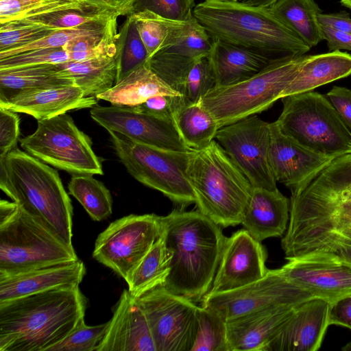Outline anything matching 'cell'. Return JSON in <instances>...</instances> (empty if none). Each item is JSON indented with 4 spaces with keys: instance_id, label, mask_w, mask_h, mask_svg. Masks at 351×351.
Segmentation results:
<instances>
[{
    "instance_id": "7bdbcfd3",
    "label": "cell",
    "mask_w": 351,
    "mask_h": 351,
    "mask_svg": "<svg viewBox=\"0 0 351 351\" xmlns=\"http://www.w3.org/2000/svg\"><path fill=\"white\" fill-rule=\"evenodd\" d=\"M215 77L208 56L198 59L185 79L182 95L189 103L199 101L214 86Z\"/></svg>"
},
{
    "instance_id": "1f68e13d",
    "label": "cell",
    "mask_w": 351,
    "mask_h": 351,
    "mask_svg": "<svg viewBox=\"0 0 351 351\" xmlns=\"http://www.w3.org/2000/svg\"><path fill=\"white\" fill-rule=\"evenodd\" d=\"M172 121L182 141L190 150L208 146L219 130L216 121L201 100L195 103L185 101L174 112Z\"/></svg>"
},
{
    "instance_id": "bcb514c9",
    "label": "cell",
    "mask_w": 351,
    "mask_h": 351,
    "mask_svg": "<svg viewBox=\"0 0 351 351\" xmlns=\"http://www.w3.org/2000/svg\"><path fill=\"white\" fill-rule=\"evenodd\" d=\"M184 101L182 95H157L133 107L138 111L172 121L174 112Z\"/></svg>"
},
{
    "instance_id": "e575fe53",
    "label": "cell",
    "mask_w": 351,
    "mask_h": 351,
    "mask_svg": "<svg viewBox=\"0 0 351 351\" xmlns=\"http://www.w3.org/2000/svg\"><path fill=\"white\" fill-rule=\"evenodd\" d=\"M130 14L146 47L149 58L160 49L177 43L195 19L189 21H173L148 10Z\"/></svg>"
},
{
    "instance_id": "ba28073f",
    "label": "cell",
    "mask_w": 351,
    "mask_h": 351,
    "mask_svg": "<svg viewBox=\"0 0 351 351\" xmlns=\"http://www.w3.org/2000/svg\"><path fill=\"white\" fill-rule=\"evenodd\" d=\"M305 56L276 58L241 82L214 86L201 99L219 128L259 114L280 98L296 76Z\"/></svg>"
},
{
    "instance_id": "d6986e66",
    "label": "cell",
    "mask_w": 351,
    "mask_h": 351,
    "mask_svg": "<svg viewBox=\"0 0 351 351\" xmlns=\"http://www.w3.org/2000/svg\"><path fill=\"white\" fill-rule=\"evenodd\" d=\"M335 158L312 151L283 134L276 121L270 123L269 162L276 182L295 194Z\"/></svg>"
},
{
    "instance_id": "277c9868",
    "label": "cell",
    "mask_w": 351,
    "mask_h": 351,
    "mask_svg": "<svg viewBox=\"0 0 351 351\" xmlns=\"http://www.w3.org/2000/svg\"><path fill=\"white\" fill-rule=\"evenodd\" d=\"M0 188L69 247L73 206L58 171L15 147L0 157Z\"/></svg>"
},
{
    "instance_id": "2e32d148",
    "label": "cell",
    "mask_w": 351,
    "mask_h": 351,
    "mask_svg": "<svg viewBox=\"0 0 351 351\" xmlns=\"http://www.w3.org/2000/svg\"><path fill=\"white\" fill-rule=\"evenodd\" d=\"M286 259L282 274L313 298L332 304L351 294V265L336 252L316 250Z\"/></svg>"
},
{
    "instance_id": "ffe728a7",
    "label": "cell",
    "mask_w": 351,
    "mask_h": 351,
    "mask_svg": "<svg viewBox=\"0 0 351 351\" xmlns=\"http://www.w3.org/2000/svg\"><path fill=\"white\" fill-rule=\"evenodd\" d=\"M330 304L312 298L298 304L265 351H317L329 324Z\"/></svg>"
},
{
    "instance_id": "83f0119b",
    "label": "cell",
    "mask_w": 351,
    "mask_h": 351,
    "mask_svg": "<svg viewBox=\"0 0 351 351\" xmlns=\"http://www.w3.org/2000/svg\"><path fill=\"white\" fill-rule=\"evenodd\" d=\"M351 75V55L339 50L305 56L300 69L282 93L281 98L312 91Z\"/></svg>"
},
{
    "instance_id": "7a4b0ae2",
    "label": "cell",
    "mask_w": 351,
    "mask_h": 351,
    "mask_svg": "<svg viewBox=\"0 0 351 351\" xmlns=\"http://www.w3.org/2000/svg\"><path fill=\"white\" fill-rule=\"evenodd\" d=\"M87 304L79 285L0 302V351H48L84 318Z\"/></svg>"
},
{
    "instance_id": "ac0fdd59",
    "label": "cell",
    "mask_w": 351,
    "mask_h": 351,
    "mask_svg": "<svg viewBox=\"0 0 351 351\" xmlns=\"http://www.w3.org/2000/svg\"><path fill=\"white\" fill-rule=\"evenodd\" d=\"M267 252L245 228L226 237L211 288L216 293L240 288L263 278L268 269Z\"/></svg>"
},
{
    "instance_id": "d6a6232c",
    "label": "cell",
    "mask_w": 351,
    "mask_h": 351,
    "mask_svg": "<svg viewBox=\"0 0 351 351\" xmlns=\"http://www.w3.org/2000/svg\"><path fill=\"white\" fill-rule=\"evenodd\" d=\"M269 9L310 48L324 40L315 0H278Z\"/></svg>"
},
{
    "instance_id": "74e56055",
    "label": "cell",
    "mask_w": 351,
    "mask_h": 351,
    "mask_svg": "<svg viewBox=\"0 0 351 351\" xmlns=\"http://www.w3.org/2000/svg\"><path fill=\"white\" fill-rule=\"evenodd\" d=\"M92 8L81 0H0V25L56 11Z\"/></svg>"
},
{
    "instance_id": "681fc988",
    "label": "cell",
    "mask_w": 351,
    "mask_h": 351,
    "mask_svg": "<svg viewBox=\"0 0 351 351\" xmlns=\"http://www.w3.org/2000/svg\"><path fill=\"white\" fill-rule=\"evenodd\" d=\"M329 324L343 326L351 330V294L330 304Z\"/></svg>"
},
{
    "instance_id": "f1b7e54d",
    "label": "cell",
    "mask_w": 351,
    "mask_h": 351,
    "mask_svg": "<svg viewBox=\"0 0 351 351\" xmlns=\"http://www.w3.org/2000/svg\"><path fill=\"white\" fill-rule=\"evenodd\" d=\"M73 84L58 64L0 69V104L25 92Z\"/></svg>"
},
{
    "instance_id": "6da1fadb",
    "label": "cell",
    "mask_w": 351,
    "mask_h": 351,
    "mask_svg": "<svg viewBox=\"0 0 351 351\" xmlns=\"http://www.w3.org/2000/svg\"><path fill=\"white\" fill-rule=\"evenodd\" d=\"M281 245L286 257L313 251L351 224V154L335 158L300 192L291 195Z\"/></svg>"
},
{
    "instance_id": "d590c367",
    "label": "cell",
    "mask_w": 351,
    "mask_h": 351,
    "mask_svg": "<svg viewBox=\"0 0 351 351\" xmlns=\"http://www.w3.org/2000/svg\"><path fill=\"white\" fill-rule=\"evenodd\" d=\"M93 175L73 174L69 184L70 195L84 207L95 221H101L112 214V199L110 191Z\"/></svg>"
},
{
    "instance_id": "c3c4849f",
    "label": "cell",
    "mask_w": 351,
    "mask_h": 351,
    "mask_svg": "<svg viewBox=\"0 0 351 351\" xmlns=\"http://www.w3.org/2000/svg\"><path fill=\"white\" fill-rule=\"evenodd\" d=\"M326 96L343 123L351 132V90L335 86Z\"/></svg>"
},
{
    "instance_id": "3957f363",
    "label": "cell",
    "mask_w": 351,
    "mask_h": 351,
    "mask_svg": "<svg viewBox=\"0 0 351 351\" xmlns=\"http://www.w3.org/2000/svg\"><path fill=\"white\" fill-rule=\"evenodd\" d=\"M162 224L171 256L163 286L198 303L211 288L226 237L220 226L197 209H175L162 216Z\"/></svg>"
},
{
    "instance_id": "7c38bea8",
    "label": "cell",
    "mask_w": 351,
    "mask_h": 351,
    "mask_svg": "<svg viewBox=\"0 0 351 351\" xmlns=\"http://www.w3.org/2000/svg\"><path fill=\"white\" fill-rule=\"evenodd\" d=\"M162 231V216H125L112 222L98 235L93 256L125 280Z\"/></svg>"
},
{
    "instance_id": "ee69618b",
    "label": "cell",
    "mask_w": 351,
    "mask_h": 351,
    "mask_svg": "<svg viewBox=\"0 0 351 351\" xmlns=\"http://www.w3.org/2000/svg\"><path fill=\"white\" fill-rule=\"evenodd\" d=\"M195 1L135 0L130 14L148 10L168 19L189 21L195 18L193 10L195 7Z\"/></svg>"
},
{
    "instance_id": "b9f144b4",
    "label": "cell",
    "mask_w": 351,
    "mask_h": 351,
    "mask_svg": "<svg viewBox=\"0 0 351 351\" xmlns=\"http://www.w3.org/2000/svg\"><path fill=\"white\" fill-rule=\"evenodd\" d=\"M56 29L22 21L0 25V52L39 40Z\"/></svg>"
},
{
    "instance_id": "4dcf8cb0",
    "label": "cell",
    "mask_w": 351,
    "mask_h": 351,
    "mask_svg": "<svg viewBox=\"0 0 351 351\" xmlns=\"http://www.w3.org/2000/svg\"><path fill=\"white\" fill-rule=\"evenodd\" d=\"M58 65L64 75L72 79L85 96L96 97L110 89L116 82L117 53Z\"/></svg>"
},
{
    "instance_id": "680465c9",
    "label": "cell",
    "mask_w": 351,
    "mask_h": 351,
    "mask_svg": "<svg viewBox=\"0 0 351 351\" xmlns=\"http://www.w3.org/2000/svg\"><path fill=\"white\" fill-rule=\"evenodd\" d=\"M343 351H351V342L346 343L341 348Z\"/></svg>"
},
{
    "instance_id": "4316f807",
    "label": "cell",
    "mask_w": 351,
    "mask_h": 351,
    "mask_svg": "<svg viewBox=\"0 0 351 351\" xmlns=\"http://www.w3.org/2000/svg\"><path fill=\"white\" fill-rule=\"evenodd\" d=\"M213 39L208 55L215 77V86L231 85L245 80L263 70L276 59L263 53Z\"/></svg>"
},
{
    "instance_id": "9f6ffc18",
    "label": "cell",
    "mask_w": 351,
    "mask_h": 351,
    "mask_svg": "<svg viewBox=\"0 0 351 351\" xmlns=\"http://www.w3.org/2000/svg\"><path fill=\"white\" fill-rule=\"evenodd\" d=\"M278 0H239L238 1L251 6L269 8Z\"/></svg>"
},
{
    "instance_id": "8fae6325",
    "label": "cell",
    "mask_w": 351,
    "mask_h": 351,
    "mask_svg": "<svg viewBox=\"0 0 351 351\" xmlns=\"http://www.w3.org/2000/svg\"><path fill=\"white\" fill-rule=\"evenodd\" d=\"M19 142L29 154L73 175L104 174L90 138L66 113L38 120L34 132Z\"/></svg>"
},
{
    "instance_id": "91938a15",
    "label": "cell",
    "mask_w": 351,
    "mask_h": 351,
    "mask_svg": "<svg viewBox=\"0 0 351 351\" xmlns=\"http://www.w3.org/2000/svg\"><path fill=\"white\" fill-rule=\"evenodd\" d=\"M211 1H227V2H235L239 0H211Z\"/></svg>"
},
{
    "instance_id": "52a82bcc",
    "label": "cell",
    "mask_w": 351,
    "mask_h": 351,
    "mask_svg": "<svg viewBox=\"0 0 351 351\" xmlns=\"http://www.w3.org/2000/svg\"><path fill=\"white\" fill-rule=\"evenodd\" d=\"M69 247L15 202H0V276L77 260Z\"/></svg>"
},
{
    "instance_id": "7402d4cb",
    "label": "cell",
    "mask_w": 351,
    "mask_h": 351,
    "mask_svg": "<svg viewBox=\"0 0 351 351\" xmlns=\"http://www.w3.org/2000/svg\"><path fill=\"white\" fill-rule=\"evenodd\" d=\"M97 351H156L145 313L124 289Z\"/></svg>"
},
{
    "instance_id": "cb8c5ba5",
    "label": "cell",
    "mask_w": 351,
    "mask_h": 351,
    "mask_svg": "<svg viewBox=\"0 0 351 351\" xmlns=\"http://www.w3.org/2000/svg\"><path fill=\"white\" fill-rule=\"evenodd\" d=\"M297 306L269 307L227 320L230 351H265Z\"/></svg>"
},
{
    "instance_id": "5b68a950",
    "label": "cell",
    "mask_w": 351,
    "mask_h": 351,
    "mask_svg": "<svg viewBox=\"0 0 351 351\" xmlns=\"http://www.w3.org/2000/svg\"><path fill=\"white\" fill-rule=\"evenodd\" d=\"M193 16L212 38L273 58L302 56L311 49L269 8L204 0L195 5Z\"/></svg>"
},
{
    "instance_id": "4fadbf2b",
    "label": "cell",
    "mask_w": 351,
    "mask_h": 351,
    "mask_svg": "<svg viewBox=\"0 0 351 351\" xmlns=\"http://www.w3.org/2000/svg\"><path fill=\"white\" fill-rule=\"evenodd\" d=\"M145 314L156 351H191L198 306L163 285L134 298Z\"/></svg>"
},
{
    "instance_id": "5bb4252c",
    "label": "cell",
    "mask_w": 351,
    "mask_h": 351,
    "mask_svg": "<svg viewBox=\"0 0 351 351\" xmlns=\"http://www.w3.org/2000/svg\"><path fill=\"white\" fill-rule=\"evenodd\" d=\"M312 298L308 292L290 282L279 268L268 269L261 279L240 288L207 293L201 306L213 309L226 322L269 307L297 306Z\"/></svg>"
},
{
    "instance_id": "7dc6e473",
    "label": "cell",
    "mask_w": 351,
    "mask_h": 351,
    "mask_svg": "<svg viewBox=\"0 0 351 351\" xmlns=\"http://www.w3.org/2000/svg\"><path fill=\"white\" fill-rule=\"evenodd\" d=\"M19 123V117L15 112L0 107V157L16 147Z\"/></svg>"
},
{
    "instance_id": "8d00e7d4",
    "label": "cell",
    "mask_w": 351,
    "mask_h": 351,
    "mask_svg": "<svg viewBox=\"0 0 351 351\" xmlns=\"http://www.w3.org/2000/svg\"><path fill=\"white\" fill-rule=\"evenodd\" d=\"M116 45L118 67L115 83L145 64L149 58L146 47L131 14L128 15L118 32Z\"/></svg>"
},
{
    "instance_id": "6f0895ef",
    "label": "cell",
    "mask_w": 351,
    "mask_h": 351,
    "mask_svg": "<svg viewBox=\"0 0 351 351\" xmlns=\"http://www.w3.org/2000/svg\"><path fill=\"white\" fill-rule=\"evenodd\" d=\"M341 3L351 10V0H341Z\"/></svg>"
},
{
    "instance_id": "9c48e42d",
    "label": "cell",
    "mask_w": 351,
    "mask_h": 351,
    "mask_svg": "<svg viewBox=\"0 0 351 351\" xmlns=\"http://www.w3.org/2000/svg\"><path fill=\"white\" fill-rule=\"evenodd\" d=\"M281 99L283 108L276 121L283 134L325 156L351 154V132L327 97L309 91Z\"/></svg>"
},
{
    "instance_id": "836d02e7",
    "label": "cell",
    "mask_w": 351,
    "mask_h": 351,
    "mask_svg": "<svg viewBox=\"0 0 351 351\" xmlns=\"http://www.w3.org/2000/svg\"><path fill=\"white\" fill-rule=\"evenodd\" d=\"M171 256L167 249L163 231L137 266L125 280L134 298L163 285L170 272Z\"/></svg>"
},
{
    "instance_id": "8992f818",
    "label": "cell",
    "mask_w": 351,
    "mask_h": 351,
    "mask_svg": "<svg viewBox=\"0 0 351 351\" xmlns=\"http://www.w3.org/2000/svg\"><path fill=\"white\" fill-rule=\"evenodd\" d=\"M186 173L199 211L223 228L241 224L253 186L215 139L191 151Z\"/></svg>"
},
{
    "instance_id": "ab89813d",
    "label": "cell",
    "mask_w": 351,
    "mask_h": 351,
    "mask_svg": "<svg viewBox=\"0 0 351 351\" xmlns=\"http://www.w3.org/2000/svg\"><path fill=\"white\" fill-rule=\"evenodd\" d=\"M115 16H119L113 11L92 8L85 10L69 9L56 11L21 21L45 25L54 29H64L108 20Z\"/></svg>"
},
{
    "instance_id": "f5cc1de1",
    "label": "cell",
    "mask_w": 351,
    "mask_h": 351,
    "mask_svg": "<svg viewBox=\"0 0 351 351\" xmlns=\"http://www.w3.org/2000/svg\"><path fill=\"white\" fill-rule=\"evenodd\" d=\"M318 21L321 25L351 34V18L345 12L318 14Z\"/></svg>"
},
{
    "instance_id": "30bf717a",
    "label": "cell",
    "mask_w": 351,
    "mask_h": 351,
    "mask_svg": "<svg viewBox=\"0 0 351 351\" xmlns=\"http://www.w3.org/2000/svg\"><path fill=\"white\" fill-rule=\"evenodd\" d=\"M108 132L118 158L134 179L160 191L181 208L195 204V195L186 173L192 150L160 149Z\"/></svg>"
},
{
    "instance_id": "d4e9b609",
    "label": "cell",
    "mask_w": 351,
    "mask_h": 351,
    "mask_svg": "<svg viewBox=\"0 0 351 351\" xmlns=\"http://www.w3.org/2000/svg\"><path fill=\"white\" fill-rule=\"evenodd\" d=\"M96 97L85 96L76 85H66L25 92L0 104V107L43 120L72 110L93 108Z\"/></svg>"
},
{
    "instance_id": "11a10c76",
    "label": "cell",
    "mask_w": 351,
    "mask_h": 351,
    "mask_svg": "<svg viewBox=\"0 0 351 351\" xmlns=\"http://www.w3.org/2000/svg\"><path fill=\"white\" fill-rule=\"evenodd\" d=\"M335 240H342L351 243V224L346 226L339 232L330 234L323 241H322L313 251L319 250L329 242Z\"/></svg>"
},
{
    "instance_id": "db71d44e",
    "label": "cell",
    "mask_w": 351,
    "mask_h": 351,
    "mask_svg": "<svg viewBox=\"0 0 351 351\" xmlns=\"http://www.w3.org/2000/svg\"><path fill=\"white\" fill-rule=\"evenodd\" d=\"M319 250L336 252L351 265V243L342 240H335L329 242Z\"/></svg>"
},
{
    "instance_id": "f546056e",
    "label": "cell",
    "mask_w": 351,
    "mask_h": 351,
    "mask_svg": "<svg viewBox=\"0 0 351 351\" xmlns=\"http://www.w3.org/2000/svg\"><path fill=\"white\" fill-rule=\"evenodd\" d=\"M157 95H181L161 80L147 63L137 67L96 98L112 105L134 106Z\"/></svg>"
},
{
    "instance_id": "f907efd6",
    "label": "cell",
    "mask_w": 351,
    "mask_h": 351,
    "mask_svg": "<svg viewBox=\"0 0 351 351\" xmlns=\"http://www.w3.org/2000/svg\"><path fill=\"white\" fill-rule=\"evenodd\" d=\"M321 28L323 38L326 40L330 51H351V34L324 25H321Z\"/></svg>"
},
{
    "instance_id": "e0dca14e",
    "label": "cell",
    "mask_w": 351,
    "mask_h": 351,
    "mask_svg": "<svg viewBox=\"0 0 351 351\" xmlns=\"http://www.w3.org/2000/svg\"><path fill=\"white\" fill-rule=\"evenodd\" d=\"M91 118L113 131L146 145L173 151H190L182 141L173 121L136 110L133 106H95Z\"/></svg>"
},
{
    "instance_id": "603a6c76",
    "label": "cell",
    "mask_w": 351,
    "mask_h": 351,
    "mask_svg": "<svg viewBox=\"0 0 351 351\" xmlns=\"http://www.w3.org/2000/svg\"><path fill=\"white\" fill-rule=\"evenodd\" d=\"M86 267L79 258L0 276V302L51 289L79 285Z\"/></svg>"
},
{
    "instance_id": "484cf974",
    "label": "cell",
    "mask_w": 351,
    "mask_h": 351,
    "mask_svg": "<svg viewBox=\"0 0 351 351\" xmlns=\"http://www.w3.org/2000/svg\"><path fill=\"white\" fill-rule=\"evenodd\" d=\"M289 220V199L278 189L253 187L241 224L254 239L281 237Z\"/></svg>"
},
{
    "instance_id": "f35d334b",
    "label": "cell",
    "mask_w": 351,
    "mask_h": 351,
    "mask_svg": "<svg viewBox=\"0 0 351 351\" xmlns=\"http://www.w3.org/2000/svg\"><path fill=\"white\" fill-rule=\"evenodd\" d=\"M197 317V333L191 351H230L223 318L203 306H198Z\"/></svg>"
},
{
    "instance_id": "816d5d0a",
    "label": "cell",
    "mask_w": 351,
    "mask_h": 351,
    "mask_svg": "<svg viewBox=\"0 0 351 351\" xmlns=\"http://www.w3.org/2000/svg\"><path fill=\"white\" fill-rule=\"evenodd\" d=\"M91 7L105 9L116 12L119 16L128 15L131 13L135 0H81Z\"/></svg>"
},
{
    "instance_id": "f6af8a7d",
    "label": "cell",
    "mask_w": 351,
    "mask_h": 351,
    "mask_svg": "<svg viewBox=\"0 0 351 351\" xmlns=\"http://www.w3.org/2000/svg\"><path fill=\"white\" fill-rule=\"evenodd\" d=\"M69 61V56L63 47L36 49L1 58L0 69Z\"/></svg>"
},
{
    "instance_id": "9a60e30c",
    "label": "cell",
    "mask_w": 351,
    "mask_h": 351,
    "mask_svg": "<svg viewBox=\"0 0 351 351\" xmlns=\"http://www.w3.org/2000/svg\"><path fill=\"white\" fill-rule=\"evenodd\" d=\"M215 139L253 187L278 189L269 162L270 123L250 116L219 128Z\"/></svg>"
},
{
    "instance_id": "60d3db41",
    "label": "cell",
    "mask_w": 351,
    "mask_h": 351,
    "mask_svg": "<svg viewBox=\"0 0 351 351\" xmlns=\"http://www.w3.org/2000/svg\"><path fill=\"white\" fill-rule=\"evenodd\" d=\"M109 322L95 326H87L84 318L61 341L48 351H97L101 343Z\"/></svg>"
},
{
    "instance_id": "44dd1931",
    "label": "cell",
    "mask_w": 351,
    "mask_h": 351,
    "mask_svg": "<svg viewBox=\"0 0 351 351\" xmlns=\"http://www.w3.org/2000/svg\"><path fill=\"white\" fill-rule=\"evenodd\" d=\"M213 39L195 19L175 44L160 49L147 61L151 70L182 95L185 79L195 62L208 56Z\"/></svg>"
}]
</instances>
